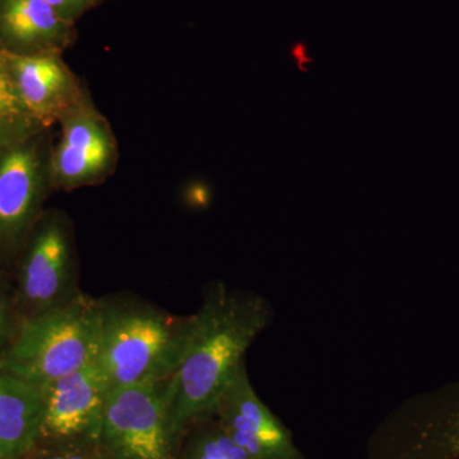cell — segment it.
I'll list each match as a JSON object with an SVG mask.
<instances>
[{
  "label": "cell",
  "instance_id": "6",
  "mask_svg": "<svg viewBox=\"0 0 459 459\" xmlns=\"http://www.w3.org/2000/svg\"><path fill=\"white\" fill-rule=\"evenodd\" d=\"M80 292L74 222L65 211L45 210L21 255L18 300L26 310L23 318L56 309Z\"/></svg>",
  "mask_w": 459,
  "mask_h": 459
},
{
  "label": "cell",
  "instance_id": "4",
  "mask_svg": "<svg viewBox=\"0 0 459 459\" xmlns=\"http://www.w3.org/2000/svg\"><path fill=\"white\" fill-rule=\"evenodd\" d=\"M53 128H40L0 144V256L22 255L45 202L56 192L51 178Z\"/></svg>",
  "mask_w": 459,
  "mask_h": 459
},
{
  "label": "cell",
  "instance_id": "2",
  "mask_svg": "<svg viewBox=\"0 0 459 459\" xmlns=\"http://www.w3.org/2000/svg\"><path fill=\"white\" fill-rule=\"evenodd\" d=\"M98 362L111 388L165 382L179 367L193 316H174L134 295L99 298Z\"/></svg>",
  "mask_w": 459,
  "mask_h": 459
},
{
  "label": "cell",
  "instance_id": "18",
  "mask_svg": "<svg viewBox=\"0 0 459 459\" xmlns=\"http://www.w3.org/2000/svg\"><path fill=\"white\" fill-rule=\"evenodd\" d=\"M9 304L4 295L0 291V341L4 338L9 329Z\"/></svg>",
  "mask_w": 459,
  "mask_h": 459
},
{
  "label": "cell",
  "instance_id": "13",
  "mask_svg": "<svg viewBox=\"0 0 459 459\" xmlns=\"http://www.w3.org/2000/svg\"><path fill=\"white\" fill-rule=\"evenodd\" d=\"M177 459H250L216 416L193 422L181 437Z\"/></svg>",
  "mask_w": 459,
  "mask_h": 459
},
{
  "label": "cell",
  "instance_id": "3",
  "mask_svg": "<svg viewBox=\"0 0 459 459\" xmlns=\"http://www.w3.org/2000/svg\"><path fill=\"white\" fill-rule=\"evenodd\" d=\"M99 350V299L81 291L56 309L21 319L0 368L44 386L98 361Z\"/></svg>",
  "mask_w": 459,
  "mask_h": 459
},
{
  "label": "cell",
  "instance_id": "1",
  "mask_svg": "<svg viewBox=\"0 0 459 459\" xmlns=\"http://www.w3.org/2000/svg\"><path fill=\"white\" fill-rule=\"evenodd\" d=\"M271 307L255 292L213 283L193 314V328L179 367L166 380V401L178 443L198 420L214 415L247 349L267 328Z\"/></svg>",
  "mask_w": 459,
  "mask_h": 459
},
{
  "label": "cell",
  "instance_id": "17",
  "mask_svg": "<svg viewBox=\"0 0 459 459\" xmlns=\"http://www.w3.org/2000/svg\"><path fill=\"white\" fill-rule=\"evenodd\" d=\"M45 2L56 9L57 14L65 20L77 23L84 14L100 7L107 0H45Z\"/></svg>",
  "mask_w": 459,
  "mask_h": 459
},
{
  "label": "cell",
  "instance_id": "10",
  "mask_svg": "<svg viewBox=\"0 0 459 459\" xmlns=\"http://www.w3.org/2000/svg\"><path fill=\"white\" fill-rule=\"evenodd\" d=\"M3 54L18 99L44 128H53L91 95L63 56H14Z\"/></svg>",
  "mask_w": 459,
  "mask_h": 459
},
{
  "label": "cell",
  "instance_id": "7",
  "mask_svg": "<svg viewBox=\"0 0 459 459\" xmlns=\"http://www.w3.org/2000/svg\"><path fill=\"white\" fill-rule=\"evenodd\" d=\"M59 126L51 153L54 190L71 193L110 179L119 165V143L92 95L66 114Z\"/></svg>",
  "mask_w": 459,
  "mask_h": 459
},
{
  "label": "cell",
  "instance_id": "14",
  "mask_svg": "<svg viewBox=\"0 0 459 459\" xmlns=\"http://www.w3.org/2000/svg\"><path fill=\"white\" fill-rule=\"evenodd\" d=\"M44 128L26 110L13 89L0 51V144Z\"/></svg>",
  "mask_w": 459,
  "mask_h": 459
},
{
  "label": "cell",
  "instance_id": "16",
  "mask_svg": "<svg viewBox=\"0 0 459 459\" xmlns=\"http://www.w3.org/2000/svg\"><path fill=\"white\" fill-rule=\"evenodd\" d=\"M25 459H108L98 446H39Z\"/></svg>",
  "mask_w": 459,
  "mask_h": 459
},
{
  "label": "cell",
  "instance_id": "12",
  "mask_svg": "<svg viewBox=\"0 0 459 459\" xmlns=\"http://www.w3.org/2000/svg\"><path fill=\"white\" fill-rule=\"evenodd\" d=\"M44 394L0 368V459H25L38 446Z\"/></svg>",
  "mask_w": 459,
  "mask_h": 459
},
{
  "label": "cell",
  "instance_id": "9",
  "mask_svg": "<svg viewBox=\"0 0 459 459\" xmlns=\"http://www.w3.org/2000/svg\"><path fill=\"white\" fill-rule=\"evenodd\" d=\"M214 416L250 459H307L289 429L256 394L246 364L217 401Z\"/></svg>",
  "mask_w": 459,
  "mask_h": 459
},
{
  "label": "cell",
  "instance_id": "5",
  "mask_svg": "<svg viewBox=\"0 0 459 459\" xmlns=\"http://www.w3.org/2000/svg\"><path fill=\"white\" fill-rule=\"evenodd\" d=\"M98 446L108 459H177L166 380L111 388Z\"/></svg>",
  "mask_w": 459,
  "mask_h": 459
},
{
  "label": "cell",
  "instance_id": "15",
  "mask_svg": "<svg viewBox=\"0 0 459 459\" xmlns=\"http://www.w3.org/2000/svg\"><path fill=\"white\" fill-rule=\"evenodd\" d=\"M446 446L451 452L452 459H459V428L446 435ZM367 459H431L418 446H413L403 435L394 430L391 425H382L368 448ZM443 459V458H442Z\"/></svg>",
  "mask_w": 459,
  "mask_h": 459
},
{
  "label": "cell",
  "instance_id": "8",
  "mask_svg": "<svg viewBox=\"0 0 459 459\" xmlns=\"http://www.w3.org/2000/svg\"><path fill=\"white\" fill-rule=\"evenodd\" d=\"M39 446H98L111 385L98 361L41 386Z\"/></svg>",
  "mask_w": 459,
  "mask_h": 459
},
{
  "label": "cell",
  "instance_id": "11",
  "mask_svg": "<svg viewBox=\"0 0 459 459\" xmlns=\"http://www.w3.org/2000/svg\"><path fill=\"white\" fill-rule=\"evenodd\" d=\"M78 39L75 23L45 0H0V51L8 56H63Z\"/></svg>",
  "mask_w": 459,
  "mask_h": 459
}]
</instances>
